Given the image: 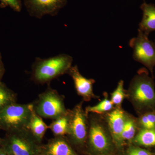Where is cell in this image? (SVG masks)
Returning <instances> with one entry per match:
<instances>
[{
  "instance_id": "6da1fadb",
  "label": "cell",
  "mask_w": 155,
  "mask_h": 155,
  "mask_svg": "<svg viewBox=\"0 0 155 155\" xmlns=\"http://www.w3.org/2000/svg\"><path fill=\"white\" fill-rule=\"evenodd\" d=\"M73 58L61 54L47 58H36L31 67V78L38 84H45L68 73Z\"/></svg>"
},
{
  "instance_id": "7a4b0ae2",
  "label": "cell",
  "mask_w": 155,
  "mask_h": 155,
  "mask_svg": "<svg viewBox=\"0 0 155 155\" xmlns=\"http://www.w3.org/2000/svg\"><path fill=\"white\" fill-rule=\"evenodd\" d=\"M33 112L32 103L7 106L0 111V129L9 132L28 129Z\"/></svg>"
},
{
  "instance_id": "3957f363",
  "label": "cell",
  "mask_w": 155,
  "mask_h": 155,
  "mask_svg": "<svg viewBox=\"0 0 155 155\" xmlns=\"http://www.w3.org/2000/svg\"><path fill=\"white\" fill-rule=\"evenodd\" d=\"M3 146L11 155H41L43 145L28 129L6 132Z\"/></svg>"
},
{
  "instance_id": "277c9868",
  "label": "cell",
  "mask_w": 155,
  "mask_h": 155,
  "mask_svg": "<svg viewBox=\"0 0 155 155\" xmlns=\"http://www.w3.org/2000/svg\"><path fill=\"white\" fill-rule=\"evenodd\" d=\"M32 104L35 112L42 118L54 120L69 112L65 107L63 97L50 87L39 95Z\"/></svg>"
},
{
  "instance_id": "5b68a950",
  "label": "cell",
  "mask_w": 155,
  "mask_h": 155,
  "mask_svg": "<svg viewBox=\"0 0 155 155\" xmlns=\"http://www.w3.org/2000/svg\"><path fill=\"white\" fill-rule=\"evenodd\" d=\"M132 99L139 107L148 109L155 107L154 83L145 72L137 75L130 84Z\"/></svg>"
},
{
  "instance_id": "8992f818",
  "label": "cell",
  "mask_w": 155,
  "mask_h": 155,
  "mask_svg": "<svg viewBox=\"0 0 155 155\" xmlns=\"http://www.w3.org/2000/svg\"><path fill=\"white\" fill-rule=\"evenodd\" d=\"M133 50V57L135 61L147 67L152 73L155 66V45L150 40L148 35L138 29V35L129 42Z\"/></svg>"
},
{
  "instance_id": "52a82bcc",
  "label": "cell",
  "mask_w": 155,
  "mask_h": 155,
  "mask_svg": "<svg viewBox=\"0 0 155 155\" xmlns=\"http://www.w3.org/2000/svg\"><path fill=\"white\" fill-rule=\"evenodd\" d=\"M67 3V0H24L28 14L39 19L46 15L56 16Z\"/></svg>"
},
{
  "instance_id": "ba28073f",
  "label": "cell",
  "mask_w": 155,
  "mask_h": 155,
  "mask_svg": "<svg viewBox=\"0 0 155 155\" xmlns=\"http://www.w3.org/2000/svg\"><path fill=\"white\" fill-rule=\"evenodd\" d=\"M69 132L70 136L75 144L82 145L86 141L87 135L86 115L82 109L81 104L75 106L72 112H69Z\"/></svg>"
},
{
  "instance_id": "9c48e42d",
  "label": "cell",
  "mask_w": 155,
  "mask_h": 155,
  "mask_svg": "<svg viewBox=\"0 0 155 155\" xmlns=\"http://www.w3.org/2000/svg\"><path fill=\"white\" fill-rule=\"evenodd\" d=\"M68 74L73 79L75 89L78 95L83 98L85 101L89 100L93 97V84L94 79H87L81 74L77 66L71 67Z\"/></svg>"
},
{
  "instance_id": "30bf717a",
  "label": "cell",
  "mask_w": 155,
  "mask_h": 155,
  "mask_svg": "<svg viewBox=\"0 0 155 155\" xmlns=\"http://www.w3.org/2000/svg\"><path fill=\"white\" fill-rule=\"evenodd\" d=\"M41 155H78L64 137H54L43 145Z\"/></svg>"
},
{
  "instance_id": "8fae6325",
  "label": "cell",
  "mask_w": 155,
  "mask_h": 155,
  "mask_svg": "<svg viewBox=\"0 0 155 155\" xmlns=\"http://www.w3.org/2000/svg\"><path fill=\"white\" fill-rule=\"evenodd\" d=\"M89 141L92 148L100 153H104L110 147V140L102 126L92 124L89 131Z\"/></svg>"
},
{
  "instance_id": "7c38bea8",
  "label": "cell",
  "mask_w": 155,
  "mask_h": 155,
  "mask_svg": "<svg viewBox=\"0 0 155 155\" xmlns=\"http://www.w3.org/2000/svg\"><path fill=\"white\" fill-rule=\"evenodd\" d=\"M126 119L124 112L116 109L109 114L108 122L113 138L117 143L121 142V137Z\"/></svg>"
},
{
  "instance_id": "4fadbf2b",
  "label": "cell",
  "mask_w": 155,
  "mask_h": 155,
  "mask_svg": "<svg viewBox=\"0 0 155 155\" xmlns=\"http://www.w3.org/2000/svg\"><path fill=\"white\" fill-rule=\"evenodd\" d=\"M140 8L143 11V17L139 24L138 30L149 36L151 32L155 31V5L144 2Z\"/></svg>"
},
{
  "instance_id": "5bb4252c",
  "label": "cell",
  "mask_w": 155,
  "mask_h": 155,
  "mask_svg": "<svg viewBox=\"0 0 155 155\" xmlns=\"http://www.w3.org/2000/svg\"><path fill=\"white\" fill-rule=\"evenodd\" d=\"M49 126L46 125L41 117L37 114L34 110L28 129L39 142L41 143L46 132Z\"/></svg>"
},
{
  "instance_id": "9a60e30c",
  "label": "cell",
  "mask_w": 155,
  "mask_h": 155,
  "mask_svg": "<svg viewBox=\"0 0 155 155\" xmlns=\"http://www.w3.org/2000/svg\"><path fill=\"white\" fill-rule=\"evenodd\" d=\"M69 112H68L66 115L53 120L49 125V128L54 137H64L67 135L69 132Z\"/></svg>"
},
{
  "instance_id": "2e32d148",
  "label": "cell",
  "mask_w": 155,
  "mask_h": 155,
  "mask_svg": "<svg viewBox=\"0 0 155 155\" xmlns=\"http://www.w3.org/2000/svg\"><path fill=\"white\" fill-rule=\"evenodd\" d=\"M17 95L5 84L0 82V111L7 106L17 102Z\"/></svg>"
},
{
  "instance_id": "e0dca14e",
  "label": "cell",
  "mask_w": 155,
  "mask_h": 155,
  "mask_svg": "<svg viewBox=\"0 0 155 155\" xmlns=\"http://www.w3.org/2000/svg\"><path fill=\"white\" fill-rule=\"evenodd\" d=\"M134 141L143 146H155V129L143 128L136 136Z\"/></svg>"
},
{
  "instance_id": "ac0fdd59",
  "label": "cell",
  "mask_w": 155,
  "mask_h": 155,
  "mask_svg": "<svg viewBox=\"0 0 155 155\" xmlns=\"http://www.w3.org/2000/svg\"><path fill=\"white\" fill-rule=\"evenodd\" d=\"M113 105L114 104L111 101L108 99L107 98H106L97 105L87 108L86 111L87 113L102 114L112 110Z\"/></svg>"
},
{
  "instance_id": "d6986e66",
  "label": "cell",
  "mask_w": 155,
  "mask_h": 155,
  "mask_svg": "<svg viewBox=\"0 0 155 155\" xmlns=\"http://www.w3.org/2000/svg\"><path fill=\"white\" fill-rule=\"evenodd\" d=\"M136 128L135 123L133 120H126L121 134V142L132 139L135 135Z\"/></svg>"
},
{
  "instance_id": "ffe728a7",
  "label": "cell",
  "mask_w": 155,
  "mask_h": 155,
  "mask_svg": "<svg viewBox=\"0 0 155 155\" xmlns=\"http://www.w3.org/2000/svg\"><path fill=\"white\" fill-rule=\"evenodd\" d=\"M123 86L124 82L123 81L120 80L118 83L117 87L112 94L111 101L114 104L119 105L123 101L125 96Z\"/></svg>"
},
{
  "instance_id": "44dd1931",
  "label": "cell",
  "mask_w": 155,
  "mask_h": 155,
  "mask_svg": "<svg viewBox=\"0 0 155 155\" xmlns=\"http://www.w3.org/2000/svg\"><path fill=\"white\" fill-rule=\"evenodd\" d=\"M140 122L143 129H155V113L144 114L140 118Z\"/></svg>"
},
{
  "instance_id": "7402d4cb",
  "label": "cell",
  "mask_w": 155,
  "mask_h": 155,
  "mask_svg": "<svg viewBox=\"0 0 155 155\" xmlns=\"http://www.w3.org/2000/svg\"><path fill=\"white\" fill-rule=\"evenodd\" d=\"M2 7H9L15 12H21L22 9V3L21 0H0Z\"/></svg>"
},
{
  "instance_id": "603a6c76",
  "label": "cell",
  "mask_w": 155,
  "mask_h": 155,
  "mask_svg": "<svg viewBox=\"0 0 155 155\" xmlns=\"http://www.w3.org/2000/svg\"><path fill=\"white\" fill-rule=\"evenodd\" d=\"M127 155H151L150 153L146 150L138 147H134L130 149Z\"/></svg>"
},
{
  "instance_id": "cb8c5ba5",
  "label": "cell",
  "mask_w": 155,
  "mask_h": 155,
  "mask_svg": "<svg viewBox=\"0 0 155 155\" xmlns=\"http://www.w3.org/2000/svg\"><path fill=\"white\" fill-rule=\"evenodd\" d=\"M5 72V68L2 60V55L0 53V82L2 81Z\"/></svg>"
},
{
  "instance_id": "d4e9b609",
  "label": "cell",
  "mask_w": 155,
  "mask_h": 155,
  "mask_svg": "<svg viewBox=\"0 0 155 155\" xmlns=\"http://www.w3.org/2000/svg\"><path fill=\"white\" fill-rule=\"evenodd\" d=\"M0 155H9L7 150L3 146L0 147Z\"/></svg>"
},
{
  "instance_id": "484cf974",
  "label": "cell",
  "mask_w": 155,
  "mask_h": 155,
  "mask_svg": "<svg viewBox=\"0 0 155 155\" xmlns=\"http://www.w3.org/2000/svg\"><path fill=\"white\" fill-rule=\"evenodd\" d=\"M0 130H1V129H0ZM3 142H4V139L0 137V147L2 146Z\"/></svg>"
},
{
  "instance_id": "4316f807",
  "label": "cell",
  "mask_w": 155,
  "mask_h": 155,
  "mask_svg": "<svg viewBox=\"0 0 155 155\" xmlns=\"http://www.w3.org/2000/svg\"><path fill=\"white\" fill-rule=\"evenodd\" d=\"M154 44H155V41L154 42Z\"/></svg>"
},
{
  "instance_id": "83f0119b",
  "label": "cell",
  "mask_w": 155,
  "mask_h": 155,
  "mask_svg": "<svg viewBox=\"0 0 155 155\" xmlns=\"http://www.w3.org/2000/svg\"><path fill=\"white\" fill-rule=\"evenodd\" d=\"M9 155H11V154H9Z\"/></svg>"
}]
</instances>
